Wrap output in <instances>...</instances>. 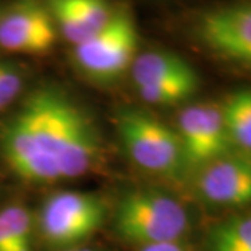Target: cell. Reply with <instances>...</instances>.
Returning <instances> with one entry per match:
<instances>
[{
    "label": "cell",
    "instance_id": "277c9868",
    "mask_svg": "<svg viewBox=\"0 0 251 251\" xmlns=\"http://www.w3.org/2000/svg\"><path fill=\"white\" fill-rule=\"evenodd\" d=\"M117 131L128 156L144 171L175 177L186 168L176 128L152 115L125 109L117 116Z\"/></svg>",
    "mask_w": 251,
    "mask_h": 251
},
{
    "label": "cell",
    "instance_id": "3957f363",
    "mask_svg": "<svg viewBox=\"0 0 251 251\" xmlns=\"http://www.w3.org/2000/svg\"><path fill=\"white\" fill-rule=\"evenodd\" d=\"M31 94L0 127V151L18 177L48 183L62 179L60 169L45 141L38 105Z\"/></svg>",
    "mask_w": 251,
    "mask_h": 251
},
{
    "label": "cell",
    "instance_id": "5bb4252c",
    "mask_svg": "<svg viewBox=\"0 0 251 251\" xmlns=\"http://www.w3.org/2000/svg\"><path fill=\"white\" fill-rule=\"evenodd\" d=\"M212 251H251V214L218 225L211 234Z\"/></svg>",
    "mask_w": 251,
    "mask_h": 251
},
{
    "label": "cell",
    "instance_id": "7a4b0ae2",
    "mask_svg": "<svg viewBox=\"0 0 251 251\" xmlns=\"http://www.w3.org/2000/svg\"><path fill=\"white\" fill-rule=\"evenodd\" d=\"M115 225L123 240L140 247L180 242L190 229L184 206L153 190H134L125 194L116 208Z\"/></svg>",
    "mask_w": 251,
    "mask_h": 251
},
{
    "label": "cell",
    "instance_id": "9a60e30c",
    "mask_svg": "<svg viewBox=\"0 0 251 251\" xmlns=\"http://www.w3.org/2000/svg\"><path fill=\"white\" fill-rule=\"evenodd\" d=\"M48 10L53 18L54 24H57V27L60 28L63 36L74 46L80 45L95 34L81 20L69 0H49Z\"/></svg>",
    "mask_w": 251,
    "mask_h": 251
},
{
    "label": "cell",
    "instance_id": "8992f818",
    "mask_svg": "<svg viewBox=\"0 0 251 251\" xmlns=\"http://www.w3.org/2000/svg\"><path fill=\"white\" fill-rule=\"evenodd\" d=\"M137 46L138 32L134 20L128 13L119 11L105 27L75 46L74 59L91 78L110 81L131 69Z\"/></svg>",
    "mask_w": 251,
    "mask_h": 251
},
{
    "label": "cell",
    "instance_id": "2e32d148",
    "mask_svg": "<svg viewBox=\"0 0 251 251\" xmlns=\"http://www.w3.org/2000/svg\"><path fill=\"white\" fill-rule=\"evenodd\" d=\"M198 88V78L158 82L138 87L140 97L148 103L166 106L190 98Z\"/></svg>",
    "mask_w": 251,
    "mask_h": 251
},
{
    "label": "cell",
    "instance_id": "4fadbf2b",
    "mask_svg": "<svg viewBox=\"0 0 251 251\" xmlns=\"http://www.w3.org/2000/svg\"><path fill=\"white\" fill-rule=\"evenodd\" d=\"M34 222L21 205L0 209V251H32Z\"/></svg>",
    "mask_w": 251,
    "mask_h": 251
},
{
    "label": "cell",
    "instance_id": "5b68a950",
    "mask_svg": "<svg viewBox=\"0 0 251 251\" xmlns=\"http://www.w3.org/2000/svg\"><path fill=\"white\" fill-rule=\"evenodd\" d=\"M106 204L92 193L63 191L48 197L39 212V232L53 247L73 249L90 239L103 224Z\"/></svg>",
    "mask_w": 251,
    "mask_h": 251
},
{
    "label": "cell",
    "instance_id": "7c38bea8",
    "mask_svg": "<svg viewBox=\"0 0 251 251\" xmlns=\"http://www.w3.org/2000/svg\"><path fill=\"white\" fill-rule=\"evenodd\" d=\"M221 109L232 147L251 156V90L229 95Z\"/></svg>",
    "mask_w": 251,
    "mask_h": 251
},
{
    "label": "cell",
    "instance_id": "ba28073f",
    "mask_svg": "<svg viewBox=\"0 0 251 251\" xmlns=\"http://www.w3.org/2000/svg\"><path fill=\"white\" fill-rule=\"evenodd\" d=\"M56 28L49 10L32 0L11 4L0 17V48L17 53L41 54L52 49Z\"/></svg>",
    "mask_w": 251,
    "mask_h": 251
},
{
    "label": "cell",
    "instance_id": "52a82bcc",
    "mask_svg": "<svg viewBox=\"0 0 251 251\" xmlns=\"http://www.w3.org/2000/svg\"><path fill=\"white\" fill-rule=\"evenodd\" d=\"M186 168H202L230 151L221 106L191 105L180 112L177 128Z\"/></svg>",
    "mask_w": 251,
    "mask_h": 251
},
{
    "label": "cell",
    "instance_id": "ac0fdd59",
    "mask_svg": "<svg viewBox=\"0 0 251 251\" xmlns=\"http://www.w3.org/2000/svg\"><path fill=\"white\" fill-rule=\"evenodd\" d=\"M23 78L14 66L0 60V112L9 106L21 92Z\"/></svg>",
    "mask_w": 251,
    "mask_h": 251
},
{
    "label": "cell",
    "instance_id": "ffe728a7",
    "mask_svg": "<svg viewBox=\"0 0 251 251\" xmlns=\"http://www.w3.org/2000/svg\"><path fill=\"white\" fill-rule=\"evenodd\" d=\"M64 251H99L95 250V249H78V247H73V249H67Z\"/></svg>",
    "mask_w": 251,
    "mask_h": 251
},
{
    "label": "cell",
    "instance_id": "6da1fadb",
    "mask_svg": "<svg viewBox=\"0 0 251 251\" xmlns=\"http://www.w3.org/2000/svg\"><path fill=\"white\" fill-rule=\"evenodd\" d=\"M46 143L62 177L90 172L99 158L98 137L85 115L57 91L38 90Z\"/></svg>",
    "mask_w": 251,
    "mask_h": 251
},
{
    "label": "cell",
    "instance_id": "e0dca14e",
    "mask_svg": "<svg viewBox=\"0 0 251 251\" xmlns=\"http://www.w3.org/2000/svg\"><path fill=\"white\" fill-rule=\"evenodd\" d=\"M81 20L97 32L109 23L115 14L106 0H69Z\"/></svg>",
    "mask_w": 251,
    "mask_h": 251
},
{
    "label": "cell",
    "instance_id": "d6986e66",
    "mask_svg": "<svg viewBox=\"0 0 251 251\" xmlns=\"http://www.w3.org/2000/svg\"><path fill=\"white\" fill-rule=\"evenodd\" d=\"M140 251H187L180 242H166L156 243V244H148L140 247Z\"/></svg>",
    "mask_w": 251,
    "mask_h": 251
},
{
    "label": "cell",
    "instance_id": "9c48e42d",
    "mask_svg": "<svg viewBox=\"0 0 251 251\" xmlns=\"http://www.w3.org/2000/svg\"><path fill=\"white\" fill-rule=\"evenodd\" d=\"M198 194L218 206H243L251 202V156L226 153L198 169Z\"/></svg>",
    "mask_w": 251,
    "mask_h": 251
},
{
    "label": "cell",
    "instance_id": "30bf717a",
    "mask_svg": "<svg viewBox=\"0 0 251 251\" xmlns=\"http://www.w3.org/2000/svg\"><path fill=\"white\" fill-rule=\"evenodd\" d=\"M198 29L216 53L251 66V1L208 11Z\"/></svg>",
    "mask_w": 251,
    "mask_h": 251
},
{
    "label": "cell",
    "instance_id": "8fae6325",
    "mask_svg": "<svg viewBox=\"0 0 251 251\" xmlns=\"http://www.w3.org/2000/svg\"><path fill=\"white\" fill-rule=\"evenodd\" d=\"M131 77L135 87L169 81L198 78L196 70L184 59L171 52H145L131 64Z\"/></svg>",
    "mask_w": 251,
    "mask_h": 251
}]
</instances>
